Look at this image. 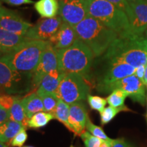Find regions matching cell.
Returning <instances> with one entry per match:
<instances>
[{"instance_id":"1","label":"cell","mask_w":147,"mask_h":147,"mask_svg":"<svg viewBox=\"0 0 147 147\" xmlns=\"http://www.w3.org/2000/svg\"><path fill=\"white\" fill-rule=\"evenodd\" d=\"M74 27L78 39L91 49L95 57L105 53L119 37L115 31L89 15Z\"/></svg>"},{"instance_id":"2","label":"cell","mask_w":147,"mask_h":147,"mask_svg":"<svg viewBox=\"0 0 147 147\" xmlns=\"http://www.w3.org/2000/svg\"><path fill=\"white\" fill-rule=\"evenodd\" d=\"M108 62L127 63L133 67L147 64V38L143 36L119 37L105 53Z\"/></svg>"},{"instance_id":"3","label":"cell","mask_w":147,"mask_h":147,"mask_svg":"<svg viewBox=\"0 0 147 147\" xmlns=\"http://www.w3.org/2000/svg\"><path fill=\"white\" fill-rule=\"evenodd\" d=\"M94 57L87 45L76 39L69 47L57 50L58 69L66 74H76L89 80Z\"/></svg>"},{"instance_id":"4","label":"cell","mask_w":147,"mask_h":147,"mask_svg":"<svg viewBox=\"0 0 147 147\" xmlns=\"http://www.w3.org/2000/svg\"><path fill=\"white\" fill-rule=\"evenodd\" d=\"M88 15L96 18L117 33L120 38H131L129 18L123 11L108 0H85Z\"/></svg>"},{"instance_id":"5","label":"cell","mask_w":147,"mask_h":147,"mask_svg":"<svg viewBox=\"0 0 147 147\" xmlns=\"http://www.w3.org/2000/svg\"><path fill=\"white\" fill-rule=\"evenodd\" d=\"M48 43L49 42L44 40H29L0 58L15 70L33 73Z\"/></svg>"},{"instance_id":"6","label":"cell","mask_w":147,"mask_h":147,"mask_svg":"<svg viewBox=\"0 0 147 147\" xmlns=\"http://www.w3.org/2000/svg\"><path fill=\"white\" fill-rule=\"evenodd\" d=\"M33 73L11 68L0 58V87L5 94L21 95L33 90Z\"/></svg>"},{"instance_id":"7","label":"cell","mask_w":147,"mask_h":147,"mask_svg":"<svg viewBox=\"0 0 147 147\" xmlns=\"http://www.w3.org/2000/svg\"><path fill=\"white\" fill-rule=\"evenodd\" d=\"M86 80L76 74H67L58 88L57 97L69 105L84 101L90 92V87Z\"/></svg>"},{"instance_id":"8","label":"cell","mask_w":147,"mask_h":147,"mask_svg":"<svg viewBox=\"0 0 147 147\" xmlns=\"http://www.w3.org/2000/svg\"><path fill=\"white\" fill-rule=\"evenodd\" d=\"M145 86L142 80L138 78L135 74H133L111 84L102 93H110L117 89H122L134 102H138L141 105L144 106L147 101Z\"/></svg>"},{"instance_id":"9","label":"cell","mask_w":147,"mask_h":147,"mask_svg":"<svg viewBox=\"0 0 147 147\" xmlns=\"http://www.w3.org/2000/svg\"><path fill=\"white\" fill-rule=\"evenodd\" d=\"M59 14L63 21L74 27L88 16L85 0H59Z\"/></svg>"},{"instance_id":"10","label":"cell","mask_w":147,"mask_h":147,"mask_svg":"<svg viewBox=\"0 0 147 147\" xmlns=\"http://www.w3.org/2000/svg\"><path fill=\"white\" fill-rule=\"evenodd\" d=\"M58 67L57 50L49 42L42 53L39 63L33 72V90L38 89L42 80L47 74L57 69Z\"/></svg>"},{"instance_id":"11","label":"cell","mask_w":147,"mask_h":147,"mask_svg":"<svg viewBox=\"0 0 147 147\" xmlns=\"http://www.w3.org/2000/svg\"><path fill=\"white\" fill-rule=\"evenodd\" d=\"M62 23L63 20L60 16L40 20L28 29L25 36L29 40L49 41L56 34Z\"/></svg>"},{"instance_id":"12","label":"cell","mask_w":147,"mask_h":147,"mask_svg":"<svg viewBox=\"0 0 147 147\" xmlns=\"http://www.w3.org/2000/svg\"><path fill=\"white\" fill-rule=\"evenodd\" d=\"M109 67L97 85V89L102 92L106 87L121 79L135 74L136 68L127 63L119 62H108Z\"/></svg>"},{"instance_id":"13","label":"cell","mask_w":147,"mask_h":147,"mask_svg":"<svg viewBox=\"0 0 147 147\" xmlns=\"http://www.w3.org/2000/svg\"><path fill=\"white\" fill-rule=\"evenodd\" d=\"M32 24L23 19L13 10L0 6V27L8 32L25 36Z\"/></svg>"},{"instance_id":"14","label":"cell","mask_w":147,"mask_h":147,"mask_svg":"<svg viewBox=\"0 0 147 147\" xmlns=\"http://www.w3.org/2000/svg\"><path fill=\"white\" fill-rule=\"evenodd\" d=\"M89 116L85 106L82 102L69 104V123L70 131L75 135L79 136L84 131Z\"/></svg>"},{"instance_id":"15","label":"cell","mask_w":147,"mask_h":147,"mask_svg":"<svg viewBox=\"0 0 147 147\" xmlns=\"http://www.w3.org/2000/svg\"><path fill=\"white\" fill-rule=\"evenodd\" d=\"M129 4L134 14L133 21L130 23L132 34L134 36H143L147 29V1L137 0Z\"/></svg>"},{"instance_id":"16","label":"cell","mask_w":147,"mask_h":147,"mask_svg":"<svg viewBox=\"0 0 147 147\" xmlns=\"http://www.w3.org/2000/svg\"><path fill=\"white\" fill-rule=\"evenodd\" d=\"M78 39L74 27L63 21L59 29L48 42L57 50L67 49Z\"/></svg>"},{"instance_id":"17","label":"cell","mask_w":147,"mask_h":147,"mask_svg":"<svg viewBox=\"0 0 147 147\" xmlns=\"http://www.w3.org/2000/svg\"><path fill=\"white\" fill-rule=\"evenodd\" d=\"M29 40L25 36L8 32L0 27V44L5 51V55L16 50Z\"/></svg>"},{"instance_id":"18","label":"cell","mask_w":147,"mask_h":147,"mask_svg":"<svg viewBox=\"0 0 147 147\" xmlns=\"http://www.w3.org/2000/svg\"><path fill=\"white\" fill-rule=\"evenodd\" d=\"M66 74L65 72L59 69L51 71L44 77L37 91L56 94L61 82Z\"/></svg>"},{"instance_id":"19","label":"cell","mask_w":147,"mask_h":147,"mask_svg":"<svg viewBox=\"0 0 147 147\" xmlns=\"http://www.w3.org/2000/svg\"><path fill=\"white\" fill-rule=\"evenodd\" d=\"M21 103L27 119L31 118L35 114L45 112L43 102L36 92L31 93L22 99Z\"/></svg>"},{"instance_id":"20","label":"cell","mask_w":147,"mask_h":147,"mask_svg":"<svg viewBox=\"0 0 147 147\" xmlns=\"http://www.w3.org/2000/svg\"><path fill=\"white\" fill-rule=\"evenodd\" d=\"M25 127L22 123L7 120L0 125V142L5 143L11 142L22 129Z\"/></svg>"},{"instance_id":"21","label":"cell","mask_w":147,"mask_h":147,"mask_svg":"<svg viewBox=\"0 0 147 147\" xmlns=\"http://www.w3.org/2000/svg\"><path fill=\"white\" fill-rule=\"evenodd\" d=\"M34 8L42 18H51L59 13L58 0H39L34 3Z\"/></svg>"},{"instance_id":"22","label":"cell","mask_w":147,"mask_h":147,"mask_svg":"<svg viewBox=\"0 0 147 147\" xmlns=\"http://www.w3.org/2000/svg\"><path fill=\"white\" fill-rule=\"evenodd\" d=\"M53 119H55V118L52 113L40 112L27 119L26 127L32 129H39L47 125V124Z\"/></svg>"},{"instance_id":"23","label":"cell","mask_w":147,"mask_h":147,"mask_svg":"<svg viewBox=\"0 0 147 147\" xmlns=\"http://www.w3.org/2000/svg\"><path fill=\"white\" fill-rule=\"evenodd\" d=\"M53 115H54L55 119L63 124L70 131V125L69 123V105L68 104L61 99H59L57 104Z\"/></svg>"},{"instance_id":"24","label":"cell","mask_w":147,"mask_h":147,"mask_svg":"<svg viewBox=\"0 0 147 147\" xmlns=\"http://www.w3.org/2000/svg\"><path fill=\"white\" fill-rule=\"evenodd\" d=\"M9 120L22 123L25 127H26L27 119L19 96L15 100L13 105L9 110Z\"/></svg>"},{"instance_id":"25","label":"cell","mask_w":147,"mask_h":147,"mask_svg":"<svg viewBox=\"0 0 147 147\" xmlns=\"http://www.w3.org/2000/svg\"><path fill=\"white\" fill-rule=\"evenodd\" d=\"M128 95L122 89H117L111 92L106 100L110 106L117 108H127L125 101Z\"/></svg>"},{"instance_id":"26","label":"cell","mask_w":147,"mask_h":147,"mask_svg":"<svg viewBox=\"0 0 147 147\" xmlns=\"http://www.w3.org/2000/svg\"><path fill=\"white\" fill-rule=\"evenodd\" d=\"M36 93H38V95H39L42 100L44 108H45V112L53 114L59 100L56 94L46 93V92L40 91H36Z\"/></svg>"},{"instance_id":"27","label":"cell","mask_w":147,"mask_h":147,"mask_svg":"<svg viewBox=\"0 0 147 147\" xmlns=\"http://www.w3.org/2000/svg\"><path fill=\"white\" fill-rule=\"evenodd\" d=\"M122 111H130L129 108H117L108 106L107 108H104L102 111L100 112V119L101 124L106 125L110 123L118 113Z\"/></svg>"},{"instance_id":"28","label":"cell","mask_w":147,"mask_h":147,"mask_svg":"<svg viewBox=\"0 0 147 147\" xmlns=\"http://www.w3.org/2000/svg\"><path fill=\"white\" fill-rule=\"evenodd\" d=\"M86 129H87V131L90 134H92L93 136L98 138H100L103 141H106V142L113 144L114 140L108 137L107 135L105 134V132L104 131V130L100 127H98L95 125V124H93L91 121V120H90L89 118L87 120V125H86Z\"/></svg>"},{"instance_id":"29","label":"cell","mask_w":147,"mask_h":147,"mask_svg":"<svg viewBox=\"0 0 147 147\" xmlns=\"http://www.w3.org/2000/svg\"><path fill=\"white\" fill-rule=\"evenodd\" d=\"M108 1L113 3L119 10L123 11L128 17L129 23H131L134 16V11L127 0H108Z\"/></svg>"},{"instance_id":"30","label":"cell","mask_w":147,"mask_h":147,"mask_svg":"<svg viewBox=\"0 0 147 147\" xmlns=\"http://www.w3.org/2000/svg\"><path fill=\"white\" fill-rule=\"evenodd\" d=\"M87 101L91 109L97 110L100 113L105 108L107 104V100L106 99L95 95H88Z\"/></svg>"},{"instance_id":"31","label":"cell","mask_w":147,"mask_h":147,"mask_svg":"<svg viewBox=\"0 0 147 147\" xmlns=\"http://www.w3.org/2000/svg\"><path fill=\"white\" fill-rule=\"evenodd\" d=\"M80 137L83 141L85 147H100L102 140L93 136L88 131H84Z\"/></svg>"},{"instance_id":"32","label":"cell","mask_w":147,"mask_h":147,"mask_svg":"<svg viewBox=\"0 0 147 147\" xmlns=\"http://www.w3.org/2000/svg\"><path fill=\"white\" fill-rule=\"evenodd\" d=\"M27 137L28 136L26 129L24 127L12 138L10 144L13 147H23V144L27 141Z\"/></svg>"},{"instance_id":"33","label":"cell","mask_w":147,"mask_h":147,"mask_svg":"<svg viewBox=\"0 0 147 147\" xmlns=\"http://www.w3.org/2000/svg\"><path fill=\"white\" fill-rule=\"evenodd\" d=\"M18 95L4 94L0 95V106L3 109L10 110Z\"/></svg>"},{"instance_id":"34","label":"cell","mask_w":147,"mask_h":147,"mask_svg":"<svg viewBox=\"0 0 147 147\" xmlns=\"http://www.w3.org/2000/svg\"><path fill=\"white\" fill-rule=\"evenodd\" d=\"M0 1H2L9 5H15V6L34 3L32 0H0Z\"/></svg>"},{"instance_id":"35","label":"cell","mask_w":147,"mask_h":147,"mask_svg":"<svg viewBox=\"0 0 147 147\" xmlns=\"http://www.w3.org/2000/svg\"><path fill=\"white\" fill-rule=\"evenodd\" d=\"M112 147H134L132 145L123 138L114 140Z\"/></svg>"},{"instance_id":"36","label":"cell","mask_w":147,"mask_h":147,"mask_svg":"<svg viewBox=\"0 0 147 147\" xmlns=\"http://www.w3.org/2000/svg\"><path fill=\"white\" fill-rule=\"evenodd\" d=\"M145 65H142L139 66L138 67H137L136 70V72L134 74L138 78L140 79L141 80H142V82H143V79H144V72H145Z\"/></svg>"},{"instance_id":"37","label":"cell","mask_w":147,"mask_h":147,"mask_svg":"<svg viewBox=\"0 0 147 147\" xmlns=\"http://www.w3.org/2000/svg\"><path fill=\"white\" fill-rule=\"evenodd\" d=\"M9 119V110L3 108L0 109V125Z\"/></svg>"},{"instance_id":"38","label":"cell","mask_w":147,"mask_h":147,"mask_svg":"<svg viewBox=\"0 0 147 147\" xmlns=\"http://www.w3.org/2000/svg\"><path fill=\"white\" fill-rule=\"evenodd\" d=\"M112 145L113 144H110V143L106 142V141L102 140V142H101V144H100V147H112Z\"/></svg>"},{"instance_id":"39","label":"cell","mask_w":147,"mask_h":147,"mask_svg":"<svg viewBox=\"0 0 147 147\" xmlns=\"http://www.w3.org/2000/svg\"><path fill=\"white\" fill-rule=\"evenodd\" d=\"M143 82L145 85H146L147 84V64L145 65V72H144V79H143Z\"/></svg>"},{"instance_id":"40","label":"cell","mask_w":147,"mask_h":147,"mask_svg":"<svg viewBox=\"0 0 147 147\" xmlns=\"http://www.w3.org/2000/svg\"><path fill=\"white\" fill-rule=\"evenodd\" d=\"M5 55V51L3 50V47H1V44H0V57H1L3 56V55Z\"/></svg>"},{"instance_id":"41","label":"cell","mask_w":147,"mask_h":147,"mask_svg":"<svg viewBox=\"0 0 147 147\" xmlns=\"http://www.w3.org/2000/svg\"><path fill=\"white\" fill-rule=\"evenodd\" d=\"M0 147H7V146L4 144V143L0 142Z\"/></svg>"},{"instance_id":"42","label":"cell","mask_w":147,"mask_h":147,"mask_svg":"<svg viewBox=\"0 0 147 147\" xmlns=\"http://www.w3.org/2000/svg\"><path fill=\"white\" fill-rule=\"evenodd\" d=\"M129 3H133V2H135V1H136L137 0H127Z\"/></svg>"},{"instance_id":"43","label":"cell","mask_w":147,"mask_h":147,"mask_svg":"<svg viewBox=\"0 0 147 147\" xmlns=\"http://www.w3.org/2000/svg\"><path fill=\"white\" fill-rule=\"evenodd\" d=\"M145 34H146V38H147V29L146 30V32H145Z\"/></svg>"},{"instance_id":"44","label":"cell","mask_w":147,"mask_h":147,"mask_svg":"<svg viewBox=\"0 0 147 147\" xmlns=\"http://www.w3.org/2000/svg\"><path fill=\"white\" fill-rule=\"evenodd\" d=\"M23 147H34L32 146H23Z\"/></svg>"},{"instance_id":"45","label":"cell","mask_w":147,"mask_h":147,"mask_svg":"<svg viewBox=\"0 0 147 147\" xmlns=\"http://www.w3.org/2000/svg\"><path fill=\"white\" fill-rule=\"evenodd\" d=\"M1 1H0V6H1Z\"/></svg>"},{"instance_id":"46","label":"cell","mask_w":147,"mask_h":147,"mask_svg":"<svg viewBox=\"0 0 147 147\" xmlns=\"http://www.w3.org/2000/svg\"><path fill=\"white\" fill-rule=\"evenodd\" d=\"M1 106H0V109H1Z\"/></svg>"},{"instance_id":"47","label":"cell","mask_w":147,"mask_h":147,"mask_svg":"<svg viewBox=\"0 0 147 147\" xmlns=\"http://www.w3.org/2000/svg\"><path fill=\"white\" fill-rule=\"evenodd\" d=\"M145 1H147V0H145Z\"/></svg>"},{"instance_id":"48","label":"cell","mask_w":147,"mask_h":147,"mask_svg":"<svg viewBox=\"0 0 147 147\" xmlns=\"http://www.w3.org/2000/svg\"><path fill=\"white\" fill-rule=\"evenodd\" d=\"M146 87H147V84H146Z\"/></svg>"},{"instance_id":"49","label":"cell","mask_w":147,"mask_h":147,"mask_svg":"<svg viewBox=\"0 0 147 147\" xmlns=\"http://www.w3.org/2000/svg\"><path fill=\"white\" fill-rule=\"evenodd\" d=\"M146 119H147V115H146Z\"/></svg>"},{"instance_id":"50","label":"cell","mask_w":147,"mask_h":147,"mask_svg":"<svg viewBox=\"0 0 147 147\" xmlns=\"http://www.w3.org/2000/svg\"><path fill=\"white\" fill-rule=\"evenodd\" d=\"M146 102H147V101H146Z\"/></svg>"}]
</instances>
